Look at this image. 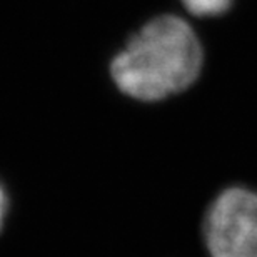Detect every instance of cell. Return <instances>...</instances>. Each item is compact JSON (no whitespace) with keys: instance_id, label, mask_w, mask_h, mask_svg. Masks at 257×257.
<instances>
[{"instance_id":"277c9868","label":"cell","mask_w":257,"mask_h":257,"mask_svg":"<svg viewBox=\"0 0 257 257\" xmlns=\"http://www.w3.org/2000/svg\"><path fill=\"white\" fill-rule=\"evenodd\" d=\"M10 214H12V194H10V189L5 186L4 179L0 177V237L9 225Z\"/></svg>"},{"instance_id":"7a4b0ae2","label":"cell","mask_w":257,"mask_h":257,"mask_svg":"<svg viewBox=\"0 0 257 257\" xmlns=\"http://www.w3.org/2000/svg\"><path fill=\"white\" fill-rule=\"evenodd\" d=\"M204 239L212 257H257V192H220L205 214Z\"/></svg>"},{"instance_id":"3957f363","label":"cell","mask_w":257,"mask_h":257,"mask_svg":"<svg viewBox=\"0 0 257 257\" xmlns=\"http://www.w3.org/2000/svg\"><path fill=\"white\" fill-rule=\"evenodd\" d=\"M189 12L199 17H207V15H219L225 12L230 5V0H182Z\"/></svg>"},{"instance_id":"6da1fadb","label":"cell","mask_w":257,"mask_h":257,"mask_svg":"<svg viewBox=\"0 0 257 257\" xmlns=\"http://www.w3.org/2000/svg\"><path fill=\"white\" fill-rule=\"evenodd\" d=\"M202 60V47L191 25L176 15H162L131 37L112 60L110 77L122 94L156 102L192 85Z\"/></svg>"}]
</instances>
